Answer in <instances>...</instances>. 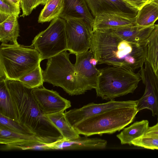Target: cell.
<instances>
[{
	"label": "cell",
	"instance_id": "7",
	"mask_svg": "<svg viewBox=\"0 0 158 158\" xmlns=\"http://www.w3.org/2000/svg\"><path fill=\"white\" fill-rule=\"evenodd\" d=\"M31 45L40 53L41 60L67 51L64 19L59 17L52 20L46 29L36 35Z\"/></svg>",
	"mask_w": 158,
	"mask_h": 158
},
{
	"label": "cell",
	"instance_id": "13",
	"mask_svg": "<svg viewBox=\"0 0 158 158\" xmlns=\"http://www.w3.org/2000/svg\"><path fill=\"white\" fill-rule=\"evenodd\" d=\"M0 144L1 149L5 150H35L38 145L45 144L34 135L17 133L0 125Z\"/></svg>",
	"mask_w": 158,
	"mask_h": 158
},
{
	"label": "cell",
	"instance_id": "3",
	"mask_svg": "<svg viewBox=\"0 0 158 158\" xmlns=\"http://www.w3.org/2000/svg\"><path fill=\"white\" fill-rule=\"evenodd\" d=\"M41 57L32 45L2 43L0 46V77L18 80L40 64Z\"/></svg>",
	"mask_w": 158,
	"mask_h": 158
},
{
	"label": "cell",
	"instance_id": "5",
	"mask_svg": "<svg viewBox=\"0 0 158 158\" xmlns=\"http://www.w3.org/2000/svg\"><path fill=\"white\" fill-rule=\"evenodd\" d=\"M100 70L95 89L97 96L103 99L111 100L132 93L142 80L139 72L123 67L112 66Z\"/></svg>",
	"mask_w": 158,
	"mask_h": 158
},
{
	"label": "cell",
	"instance_id": "18",
	"mask_svg": "<svg viewBox=\"0 0 158 158\" xmlns=\"http://www.w3.org/2000/svg\"><path fill=\"white\" fill-rule=\"evenodd\" d=\"M68 17L84 18L93 29L94 17L85 0H64V9L60 17L63 19Z\"/></svg>",
	"mask_w": 158,
	"mask_h": 158
},
{
	"label": "cell",
	"instance_id": "17",
	"mask_svg": "<svg viewBox=\"0 0 158 158\" xmlns=\"http://www.w3.org/2000/svg\"><path fill=\"white\" fill-rule=\"evenodd\" d=\"M154 25L145 27L136 25L105 31L116 35L124 40L139 43L147 41L154 28Z\"/></svg>",
	"mask_w": 158,
	"mask_h": 158
},
{
	"label": "cell",
	"instance_id": "19",
	"mask_svg": "<svg viewBox=\"0 0 158 158\" xmlns=\"http://www.w3.org/2000/svg\"><path fill=\"white\" fill-rule=\"evenodd\" d=\"M18 16L10 15L0 23V41L2 43L18 45L17 39L19 36V27L18 20Z\"/></svg>",
	"mask_w": 158,
	"mask_h": 158
},
{
	"label": "cell",
	"instance_id": "8",
	"mask_svg": "<svg viewBox=\"0 0 158 158\" xmlns=\"http://www.w3.org/2000/svg\"><path fill=\"white\" fill-rule=\"evenodd\" d=\"M63 19L66 24L67 50L76 55L89 50L93 29L85 19L72 17Z\"/></svg>",
	"mask_w": 158,
	"mask_h": 158
},
{
	"label": "cell",
	"instance_id": "27",
	"mask_svg": "<svg viewBox=\"0 0 158 158\" xmlns=\"http://www.w3.org/2000/svg\"><path fill=\"white\" fill-rule=\"evenodd\" d=\"M0 125L17 133L34 135V134L17 121L0 114Z\"/></svg>",
	"mask_w": 158,
	"mask_h": 158
},
{
	"label": "cell",
	"instance_id": "35",
	"mask_svg": "<svg viewBox=\"0 0 158 158\" xmlns=\"http://www.w3.org/2000/svg\"><path fill=\"white\" fill-rule=\"evenodd\" d=\"M15 3L17 5L20 6L21 0H11Z\"/></svg>",
	"mask_w": 158,
	"mask_h": 158
},
{
	"label": "cell",
	"instance_id": "15",
	"mask_svg": "<svg viewBox=\"0 0 158 158\" xmlns=\"http://www.w3.org/2000/svg\"><path fill=\"white\" fill-rule=\"evenodd\" d=\"M107 144L105 139L85 136L71 140L63 139L48 145V147L49 150L103 149L106 147Z\"/></svg>",
	"mask_w": 158,
	"mask_h": 158
},
{
	"label": "cell",
	"instance_id": "25",
	"mask_svg": "<svg viewBox=\"0 0 158 158\" xmlns=\"http://www.w3.org/2000/svg\"><path fill=\"white\" fill-rule=\"evenodd\" d=\"M0 114L16 121L12 102L5 79L0 77Z\"/></svg>",
	"mask_w": 158,
	"mask_h": 158
},
{
	"label": "cell",
	"instance_id": "21",
	"mask_svg": "<svg viewBox=\"0 0 158 158\" xmlns=\"http://www.w3.org/2000/svg\"><path fill=\"white\" fill-rule=\"evenodd\" d=\"M45 116L57 128L64 139L71 140L80 136V134L67 121L64 112Z\"/></svg>",
	"mask_w": 158,
	"mask_h": 158
},
{
	"label": "cell",
	"instance_id": "32",
	"mask_svg": "<svg viewBox=\"0 0 158 158\" xmlns=\"http://www.w3.org/2000/svg\"><path fill=\"white\" fill-rule=\"evenodd\" d=\"M144 136L158 137V119L157 123L152 127H149Z\"/></svg>",
	"mask_w": 158,
	"mask_h": 158
},
{
	"label": "cell",
	"instance_id": "36",
	"mask_svg": "<svg viewBox=\"0 0 158 158\" xmlns=\"http://www.w3.org/2000/svg\"><path fill=\"white\" fill-rule=\"evenodd\" d=\"M149 2H152L156 3L158 5V0H149Z\"/></svg>",
	"mask_w": 158,
	"mask_h": 158
},
{
	"label": "cell",
	"instance_id": "31",
	"mask_svg": "<svg viewBox=\"0 0 158 158\" xmlns=\"http://www.w3.org/2000/svg\"><path fill=\"white\" fill-rule=\"evenodd\" d=\"M129 7L140 10L149 0H122Z\"/></svg>",
	"mask_w": 158,
	"mask_h": 158
},
{
	"label": "cell",
	"instance_id": "2",
	"mask_svg": "<svg viewBox=\"0 0 158 158\" xmlns=\"http://www.w3.org/2000/svg\"><path fill=\"white\" fill-rule=\"evenodd\" d=\"M146 41L133 43L123 40L103 30L92 34L90 49L98 64L123 67L134 71L143 66L146 60Z\"/></svg>",
	"mask_w": 158,
	"mask_h": 158
},
{
	"label": "cell",
	"instance_id": "34",
	"mask_svg": "<svg viewBox=\"0 0 158 158\" xmlns=\"http://www.w3.org/2000/svg\"><path fill=\"white\" fill-rule=\"evenodd\" d=\"M90 63L93 64L94 66H96L97 64H98V61L97 60L95 59L94 56L92 57L90 59Z\"/></svg>",
	"mask_w": 158,
	"mask_h": 158
},
{
	"label": "cell",
	"instance_id": "16",
	"mask_svg": "<svg viewBox=\"0 0 158 158\" xmlns=\"http://www.w3.org/2000/svg\"><path fill=\"white\" fill-rule=\"evenodd\" d=\"M93 17L107 11H116L137 16L139 10L129 7L122 0H85Z\"/></svg>",
	"mask_w": 158,
	"mask_h": 158
},
{
	"label": "cell",
	"instance_id": "10",
	"mask_svg": "<svg viewBox=\"0 0 158 158\" xmlns=\"http://www.w3.org/2000/svg\"><path fill=\"white\" fill-rule=\"evenodd\" d=\"M137 102V100L116 101L112 100L104 103H91L79 108L71 109L64 114L69 123L74 128L79 123L89 117L112 109L130 106Z\"/></svg>",
	"mask_w": 158,
	"mask_h": 158
},
{
	"label": "cell",
	"instance_id": "14",
	"mask_svg": "<svg viewBox=\"0 0 158 158\" xmlns=\"http://www.w3.org/2000/svg\"><path fill=\"white\" fill-rule=\"evenodd\" d=\"M75 55L76 61L74 64L76 70L86 91L95 89L100 71L90 61V59L94 56L93 52L89 49Z\"/></svg>",
	"mask_w": 158,
	"mask_h": 158
},
{
	"label": "cell",
	"instance_id": "11",
	"mask_svg": "<svg viewBox=\"0 0 158 158\" xmlns=\"http://www.w3.org/2000/svg\"><path fill=\"white\" fill-rule=\"evenodd\" d=\"M31 92L44 115L64 112L71 107L70 101L62 97L56 91L43 87L32 89Z\"/></svg>",
	"mask_w": 158,
	"mask_h": 158
},
{
	"label": "cell",
	"instance_id": "1",
	"mask_svg": "<svg viewBox=\"0 0 158 158\" xmlns=\"http://www.w3.org/2000/svg\"><path fill=\"white\" fill-rule=\"evenodd\" d=\"M12 102L16 121L32 131L45 144L64 139L57 128L43 114L31 89L17 80H5Z\"/></svg>",
	"mask_w": 158,
	"mask_h": 158
},
{
	"label": "cell",
	"instance_id": "28",
	"mask_svg": "<svg viewBox=\"0 0 158 158\" xmlns=\"http://www.w3.org/2000/svg\"><path fill=\"white\" fill-rule=\"evenodd\" d=\"M131 144L146 149L158 150V137L143 136L134 139Z\"/></svg>",
	"mask_w": 158,
	"mask_h": 158
},
{
	"label": "cell",
	"instance_id": "26",
	"mask_svg": "<svg viewBox=\"0 0 158 158\" xmlns=\"http://www.w3.org/2000/svg\"><path fill=\"white\" fill-rule=\"evenodd\" d=\"M43 72L40 64L34 70L17 80L29 89H32L40 87L43 86L44 82Z\"/></svg>",
	"mask_w": 158,
	"mask_h": 158
},
{
	"label": "cell",
	"instance_id": "30",
	"mask_svg": "<svg viewBox=\"0 0 158 158\" xmlns=\"http://www.w3.org/2000/svg\"><path fill=\"white\" fill-rule=\"evenodd\" d=\"M35 0H21L20 5L22 11L21 16L23 17L30 15L34 9Z\"/></svg>",
	"mask_w": 158,
	"mask_h": 158
},
{
	"label": "cell",
	"instance_id": "12",
	"mask_svg": "<svg viewBox=\"0 0 158 158\" xmlns=\"http://www.w3.org/2000/svg\"><path fill=\"white\" fill-rule=\"evenodd\" d=\"M136 16L131 14L116 11L101 13L94 18L93 32L136 25Z\"/></svg>",
	"mask_w": 158,
	"mask_h": 158
},
{
	"label": "cell",
	"instance_id": "22",
	"mask_svg": "<svg viewBox=\"0 0 158 158\" xmlns=\"http://www.w3.org/2000/svg\"><path fill=\"white\" fill-rule=\"evenodd\" d=\"M146 60L158 77V24H154L147 39Z\"/></svg>",
	"mask_w": 158,
	"mask_h": 158
},
{
	"label": "cell",
	"instance_id": "24",
	"mask_svg": "<svg viewBox=\"0 0 158 158\" xmlns=\"http://www.w3.org/2000/svg\"><path fill=\"white\" fill-rule=\"evenodd\" d=\"M64 6V0H48L39 16L38 22H49L59 17Z\"/></svg>",
	"mask_w": 158,
	"mask_h": 158
},
{
	"label": "cell",
	"instance_id": "33",
	"mask_svg": "<svg viewBox=\"0 0 158 158\" xmlns=\"http://www.w3.org/2000/svg\"><path fill=\"white\" fill-rule=\"evenodd\" d=\"M48 0H35L34 8L35 9L40 5H45Z\"/></svg>",
	"mask_w": 158,
	"mask_h": 158
},
{
	"label": "cell",
	"instance_id": "20",
	"mask_svg": "<svg viewBox=\"0 0 158 158\" xmlns=\"http://www.w3.org/2000/svg\"><path fill=\"white\" fill-rule=\"evenodd\" d=\"M149 127V122L147 120L136 122L125 128L116 136L122 144L131 145L134 139L144 135Z\"/></svg>",
	"mask_w": 158,
	"mask_h": 158
},
{
	"label": "cell",
	"instance_id": "9",
	"mask_svg": "<svg viewBox=\"0 0 158 158\" xmlns=\"http://www.w3.org/2000/svg\"><path fill=\"white\" fill-rule=\"evenodd\" d=\"M144 64V67H142L138 72L145 89L143 95L137 100V110L138 112L145 109L149 110L152 116L158 117V77L146 60Z\"/></svg>",
	"mask_w": 158,
	"mask_h": 158
},
{
	"label": "cell",
	"instance_id": "6",
	"mask_svg": "<svg viewBox=\"0 0 158 158\" xmlns=\"http://www.w3.org/2000/svg\"><path fill=\"white\" fill-rule=\"evenodd\" d=\"M70 54L65 50L48 59L43 70L44 81L61 88L70 95L83 94L87 91L69 60Z\"/></svg>",
	"mask_w": 158,
	"mask_h": 158
},
{
	"label": "cell",
	"instance_id": "29",
	"mask_svg": "<svg viewBox=\"0 0 158 158\" xmlns=\"http://www.w3.org/2000/svg\"><path fill=\"white\" fill-rule=\"evenodd\" d=\"M20 13V6L17 5L11 0H0V13L19 17Z\"/></svg>",
	"mask_w": 158,
	"mask_h": 158
},
{
	"label": "cell",
	"instance_id": "23",
	"mask_svg": "<svg viewBox=\"0 0 158 158\" xmlns=\"http://www.w3.org/2000/svg\"><path fill=\"white\" fill-rule=\"evenodd\" d=\"M158 19V5L152 2H148L139 10L136 18L137 25L149 27L154 25Z\"/></svg>",
	"mask_w": 158,
	"mask_h": 158
},
{
	"label": "cell",
	"instance_id": "4",
	"mask_svg": "<svg viewBox=\"0 0 158 158\" xmlns=\"http://www.w3.org/2000/svg\"><path fill=\"white\" fill-rule=\"evenodd\" d=\"M137 102L130 106L112 109L89 117L74 128L79 134L86 136L113 134L131 123L138 112Z\"/></svg>",
	"mask_w": 158,
	"mask_h": 158
}]
</instances>
